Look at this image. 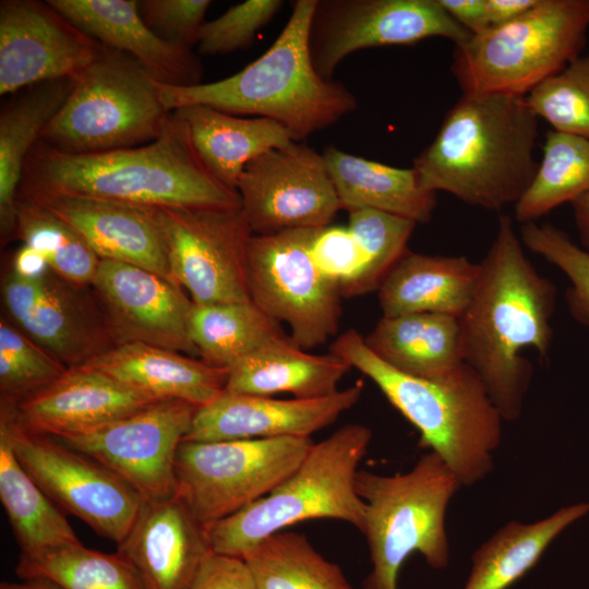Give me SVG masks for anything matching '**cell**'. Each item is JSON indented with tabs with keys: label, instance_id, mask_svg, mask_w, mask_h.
Returning <instances> with one entry per match:
<instances>
[{
	"label": "cell",
	"instance_id": "6da1fadb",
	"mask_svg": "<svg viewBox=\"0 0 589 589\" xmlns=\"http://www.w3.org/2000/svg\"><path fill=\"white\" fill-rule=\"evenodd\" d=\"M556 288L527 257L513 218L498 217L476 291L458 317L462 361L482 378L503 420L520 418L533 368L528 348L549 357Z\"/></svg>",
	"mask_w": 589,
	"mask_h": 589
},
{
	"label": "cell",
	"instance_id": "7a4b0ae2",
	"mask_svg": "<svg viewBox=\"0 0 589 589\" xmlns=\"http://www.w3.org/2000/svg\"><path fill=\"white\" fill-rule=\"evenodd\" d=\"M47 195L151 207H241L239 192L209 171L188 124L173 111L158 139L136 147L71 154L39 140L25 163L19 197Z\"/></svg>",
	"mask_w": 589,
	"mask_h": 589
},
{
	"label": "cell",
	"instance_id": "3957f363",
	"mask_svg": "<svg viewBox=\"0 0 589 589\" xmlns=\"http://www.w3.org/2000/svg\"><path fill=\"white\" fill-rule=\"evenodd\" d=\"M538 120L525 96L462 95L413 160L421 188L489 211L515 205L538 168Z\"/></svg>",
	"mask_w": 589,
	"mask_h": 589
},
{
	"label": "cell",
	"instance_id": "277c9868",
	"mask_svg": "<svg viewBox=\"0 0 589 589\" xmlns=\"http://www.w3.org/2000/svg\"><path fill=\"white\" fill-rule=\"evenodd\" d=\"M315 4L294 1L271 47L229 77L192 86L157 82L165 108L171 112L204 105L230 115H255L281 124L296 142L354 111V95L341 82L320 76L311 62L308 36Z\"/></svg>",
	"mask_w": 589,
	"mask_h": 589
},
{
	"label": "cell",
	"instance_id": "5b68a950",
	"mask_svg": "<svg viewBox=\"0 0 589 589\" xmlns=\"http://www.w3.org/2000/svg\"><path fill=\"white\" fill-rule=\"evenodd\" d=\"M328 351L376 384L419 431L420 446L441 456L462 486L476 484L492 471L503 418L471 366L464 362L435 380L411 376L382 361L354 328L336 337Z\"/></svg>",
	"mask_w": 589,
	"mask_h": 589
},
{
	"label": "cell",
	"instance_id": "8992f818",
	"mask_svg": "<svg viewBox=\"0 0 589 589\" xmlns=\"http://www.w3.org/2000/svg\"><path fill=\"white\" fill-rule=\"evenodd\" d=\"M372 431L342 425L313 443L299 467L264 497L205 529L212 552L242 557L264 538L310 519H337L362 532L365 507L354 486Z\"/></svg>",
	"mask_w": 589,
	"mask_h": 589
},
{
	"label": "cell",
	"instance_id": "52a82bcc",
	"mask_svg": "<svg viewBox=\"0 0 589 589\" xmlns=\"http://www.w3.org/2000/svg\"><path fill=\"white\" fill-rule=\"evenodd\" d=\"M354 486L365 507L361 533L371 562L362 589H398L399 572L414 552L433 569L448 566L446 510L462 485L441 456L430 450L393 476L358 470Z\"/></svg>",
	"mask_w": 589,
	"mask_h": 589
},
{
	"label": "cell",
	"instance_id": "ba28073f",
	"mask_svg": "<svg viewBox=\"0 0 589 589\" xmlns=\"http://www.w3.org/2000/svg\"><path fill=\"white\" fill-rule=\"evenodd\" d=\"M588 29L589 0H540L455 45L452 72L462 95L526 96L580 56Z\"/></svg>",
	"mask_w": 589,
	"mask_h": 589
},
{
	"label": "cell",
	"instance_id": "9c48e42d",
	"mask_svg": "<svg viewBox=\"0 0 589 589\" xmlns=\"http://www.w3.org/2000/svg\"><path fill=\"white\" fill-rule=\"evenodd\" d=\"M170 112L157 81L133 57L104 46L74 79L63 105L40 140L71 154H91L151 143Z\"/></svg>",
	"mask_w": 589,
	"mask_h": 589
},
{
	"label": "cell",
	"instance_id": "30bf717a",
	"mask_svg": "<svg viewBox=\"0 0 589 589\" xmlns=\"http://www.w3.org/2000/svg\"><path fill=\"white\" fill-rule=\"evenodd\" d=\"M310 437L183 441L176 495L204 528L264 497L302 462Z\"/></svg>",
	"mask_w": 589,
	"mask_h": 589
},
{
	"label": "cell",
	"instance_id": "8fae6325",
	"mask_svg": "<svg viewBox=\"0 0 589 589\" xmlns=\"http://www.w3.org/2000/svg\"><path fill=\"white\" fill-rule=\"evenodd\" d=\"M0 432L20 464L56 505L117 544L125 537L144 502L128 482L57 437L22 428L11 401L2 397Z\"/></svg>",
	"mask_w": 589,
	"mask_h": 589
},
{
	"label": "cell",
	"instance_id": "7c38bea8",
	"mask_svg": "<svg viewBox=\"0 0 589 589\" xmlns=\"http://www.w3.org/2000/svg\"><path fill=\"white\" fill-rule=\"evenodd\" d=\"M317 229L253 235L248 254L250 300L275 321L285 322L290 339L304 350L335 336L341 316L340 289L312 256Z\"/></svg>",
	"mask_w": 589,
	"mask_h": 589
},
{
	"label": "cell",
	"instance_id": "4fadbf2b",
	"mask_svg": "<svg viewBox=\"0 0 589 589\" xmlns=\"http://www.w3.org/2000/svg\"><path fill=\"white\" fill-rule=\"evenodd\" d=\"M173 280L196 304L251 301L248 254L253 231L241 207H155Z\"/></svg>",
	"mask_w": 589,
	"mask_h": 589
},
{
	"label": "cell",
	"instance_id": "5bb4252c",
	"mask_svg": "<svg viewBox=\"0 0 589 589\" xmlns=\"http://www.w3.org/2000/svg\"><path fill=\"white\" fill-rule=\"evenodd\" d=\"M470 35L438 0H316L308 46L315 71L332 81L338 64L358 50L430 37L458 45Z\"/></svg>",
	"mask_w": 589,
	"mask_h": 589
},
{
	"label": "cell",
	"instance_id": "9a60e30c",
	"mask_svg": "<svg viewBox=\"0 0 589 589\" xmlns=\"http://www.w3.org/2000/svg\"><path fill=\"white\" fill-rule=\"evenodd\" d=\"M199 407L156 400L95 429L57 437L109 468L144 501L176 496V459Z\"/></svg>",
	"mask_w": 589,
	"mask_h": 589
},
{
	"label": "cell",
	"instance_id": "2e32d148",
	"mask_svg": "<svg viewBox=\"0 0 589 589\" xmlns=\"http://www.w3.org/2000/svg\"><path fill=\"white\" fill-rule=\"evenodd\" d=\"M237 190L254 235L327 227L341 209L323 154L302 142L252 159Z\"/></svg>",
	"mask_w": 589,
	"mask_h": 589
},
{
	"label": "cell",
	"instance_id": "e0dca14e",
	"mask_svg": "<svg viewBox=\"0 0 589 589\" xmlns=\"http://www.w3.org/2000/svg\"><path fill=\"white\" fill-rule=\"evenodd\" d=\"M49 271L24 278L12 271L2 298L12 324L68 369L86 364L116 346L98 301Z\"/></svg>",
	"mask_w": 589,
	"mask_h": 589
},
{
	"label": "cell",
	"instance_id": "ac0fdd59",
	"mask_svg": "<svg viewBox=\"0 0 589 589\" xmlns=\"http://www.w3.org/2000/svg\"><path fill=\"white\" fill-rule=\"evenodd\" d=\"M104 45L48 1L0 2V95L38 83L75 79Z\"/></svg>",
	"mask_w": 589,
	"mask_h": 589
},
{
	"label": "cell",
	"instance_id": "d6986e66",
	"mask_svg": "<svg viewBox=\"0 0 589 589\" xmlns=\"http://www.w3.org/2000/svg\"><path fill=\"white\" fill-rule=\"evenodd\" d=\"M92 286L116 346L144 344L199 356L189 329L193 301L177 283L139 266L100 260Z\"/></svg>",
	"mask_w": 589,
	"mask_h": 589
},
{
	"label": "cell",
	"instance_id": "ffe728a7",
	"mask_svg": "<svg viewBox=\"0 0 589 589\" xmlns=\"http://www.w3.org/2000/svg\"><path fill=\"white\" fill-rule=\"evenodd\" d=\"M363 383L318 398L277 399L224 392L197 408L183 441L310 437L360 399Z\"/></svg>",
	"mask_w": 589,
	"mask_h": 589
},
{
	"label": "cell",
	"instance_id": "44dd1931",
	"mask_svg": "<svg viewBox=\"0 0 589 589\" xmlns=\"http://www.w3.org/2000/svg\"><path fill=\"white\" fill-rule=\"evenodd\" d=\"M211 552L205 529L177 495L144 501L116 551L145 589H190Z\"/></svg>",
	"mask_w": 589,
	"mask_h": 589
},
{
	"label": "cell",
	"instance_id": "7402d4cb",
	"mask_svg": "<svg viewBox=\"0 0 589 589\" xmlns=\"http://www.w3.org/2000/svg\"><path fill=\"white\" fill-rule=\"evenodd\" d=\"M9 400L22 428L60 437L112 422L157 399L81 365L68 369L56 382L22 400Z\"/></svg>",
	"mask_w": 589,
	"mask_h": 589
},
{
	"label": "cell",
	"instance_id": "603a6c76",
	"mask_svg": "<svg viewBox=\"0 0 589 589\" xmlns=\"http://www.w3.org/2000/svg\"><path fill=\"white\" fill-rule=\"evenodd\" d=\"M31 200L75 228L100 260L139 266L175 281L155 207L74 195Z\"/></svg>",
	"mask_w": 589,
	"mask_h": 589
},
{
	"label": "cell",
	"instance_id": "cb8c5ba5",
	"mask_svg": "<svg viewBox=\"0 0 589 589\" xmlns=\"http://www.w3.org/2000/svg\"><path fill=\"white\" fill-rule=\"evenodd\" d=\"M104 46L136 59L159 83L192 86L203 68L192 49L158 37L143 21L135 0H47Z\"/></svg>",
	"mask_w": 589,
	"mask_h": 589
},
{
	"label": "cell",
	"instance_id": "d4e9b609",
	"mask_svg": "<svg viewBox=\"0 0 589 589\" xmlns=\"http://www.w3.org/2000/svg\"><path fill=\"white\" fill-rule=\"evenodd\" d=\"M84 365L153 399H179L199 408L219 397L228 378L227 369L144 344L117 345Z\"/></svg>",
	"mask_w": 589,
	"mask_h": 589
},
{
	"label": "cell",
	"instance_id": "484cf974",
	"mask_svg": "<svg viewBox=\"0 0 589 589\" xmlns=\"http://www.w3.org/2000/svg\"><path fill=\"white\" fill-rule=\"evenodd\" d=\"M480 278V263L461 255H430L409 250L387 274L377 297L383 316L438 313L459 317Z\"/></svg>",
	"mask_w": 589,
	"mask_h": 589
},
{
	"label": "cell",
	"instance_id": "4316f807",
	"mask_svg": "<svg viewBox=\"0 0 589 589\" xmlns=\"http://www.w3.org/2000/svg\"><path fill=\"white\" fill-rule=\"evenodd\" d=\"M351 366L328 351L312 354L289 336L268 341L228 369L225 392L257 396L289 393L318 398L336 393Z\"/></svg>",
	"mask_w": 589,
	"mask_h": 589
},
{
	"label": "cell",
	"instance_id": "83f0119b",
	"mask_svg": "<svg viewBox=\"0 0 589 589\" xmlns=\"http://www.w3.org/2000/svg\"><path fill=\"white\" fill-rule=\"evenodd\" d=\"M73 84L74 79L38 83L13 94L1 108L0 228L3 242L15 236L16 203L27 157Z\"/></svg>",
	"mask_w": 589,
	"mask_h": 589
},
{
	"label": "cell",
	"instance_id": "f1b7e54d",
	"mask_svg": "<svg viewBox=\"0 0 589 589\" xmlns=\"http://www.w3.org/2000/svg\"><path fill=\"white\" fill-rule=\"evenodd\" d=\"M341 209L371 208L416 224L428 223L436 207V193L421 188L413 168L392 167L335 146L323 152Z\"/></svg>",
	"mask_w": 589,
	"mask_h": 589
},
{
	"label": "cell",
	"instance_id": "f546056e",
	"mask_svg": "<svg viewBox=\"0 0 589 589\" xmlns=\"http://www.w3.org/2000/svg\"><path fill=\"white\" fill-rule=\"evenodd\" d=\"M173 112L188 124L209 171L233 190L252 159L293 141L287 129L267 118H240L204 105L183 106Z\"/></svg>",
	"mask_w": 589,
	"mask_h": 589
},
{
	"label": "cell",
	"instance_id": "4dcf8cb0",
	"mask_svg": "<svg viewBox=\"0 0 589 589\" xmlns=\"http://www.w3.org/2000/svg\"><path fill=\"white\" fill-rule=\"evenodd\" d=\"M364 341L386 364L416 377L441 378L464 363L458 318L450 315L382 316Z\"/></svg>",
	"mask_w": 589,
	"mask_h": 589
},
{
	"label": "cell",
	"instance_id": "1f68e13d",
	"mask_svg": "<svg viewBox=\"0 0 589 589\" xmlns=\"http://www.w3.org/2000/svg\"><path fill=\"white\" fill-rule=\"evenodd\" d=\"M588 513L589 502H581L534 522H507L474 551L461 589H507L538 563L558 534Z\"/></svg>",
	"mask_w": 589,
	"mask_h": 589
},
{
	"label": "cell",
	"instance_id": "d6a6232c",
	"mask_svg": "<svg viewBox=\"0 0 589 589\" xmlns=\"http://www.w3.org/2000/svg\"><path fill=\"white\" fill-rule=\"evenodd\" d=\"M0 500L22 554L80 543L74 529L0 432Z\"/></svg>",
	"mask_w": 589,
	"mask_h": 589
},
{
	"label": "cell",
	"instance_id": "836d02e7",
	"mask_svg": "<svg viewBox=\"0 0 589 589\" xmlns=\"http://www.w3.org/2000/svg\"><path fill=\"white\" fill-rule=\"evenodd\" d=\"M189 329L201 360L227 370L268 341L287 336L280 323L252 301L193 302Z\"/></svg>",
	"mask_w": 589,
	"mask_h": 589
},
{
	"label": "cell",
	"instance_id": "e575fe53",
	"mask_svg": "<svg viewBox=\"0 0 589 589\" xmlns=\"http://www.w3.org/2000/svg\"><path fill=\"white\" fill-rule=\"evenodd\" d=\"M256 589H354L339 565L298 532L273 533L241 557Z\"/></svg>",
	"mask_w": 589,
	"mask_h": 589
},
{
	"label": "cell",
	"instance_id": "d590c367",
	"mask_svg": "<svg viewBox=\"0 0 589 589\" xmlns=\"http://www.w3.org/2000/svg\"><path fill=\"white\" fill-rule=\"evenodd\" d=\"M589 194V139L549 131L543 157L526 192L514 205L515 219L536 221L562 204Z\"/></svg>",
	"mask_w": 589,
	"mask_h": 589
},
{
	"label": "cell",
	"instance_id": "8d00e7d4",
	"mask_svg": "<svg viewBox=\"0 0 589 589\" xmlns=\"http://www.w3.org/2000/svg\"><path fill=\"white\" fill-rule=\"evenodd\" d=\"M20 579H46L62 589H145L130 564L115 553L86 548L82 542L20 554Z\"/></svg>",
	"mask_w": 589,
	"mask_h": 589
},
{
	"label": "cell",
	"instance_id": "74e56055",
	"mask_svg": "<svg viewBox=\"0 0 589 589\" xmlns=\"http://www.w3.org/2000/svg\"><path fill=\"white\" fill-rule=\"evenodd\" d=\"M15 237L40 252L50 271L65 281L77 287L93 285L99 256L75 228L40 203L17 199Z\"/></svg>",
	"mask_w": 589,
	"mask_h": 589
},
{
	"label": "cell",
	"instance_id": "f35d334b",
	"mask_svg": "<svg viewBox=\"0 0 589 589\" xmlns=\"http://www.w3.org/2000/svg\"><path fill=\"white\" fill-rule=\"evenodd\" d=\"M416 223L385 212L361 208L349 212L348 228L364 257L359 278L344 297H354L377 290L401 256Z\"/></svg>",
	"mask_w": 589,
	"mask_h": 589
},
{
	"label": "cell",
	"instance_id": "ab89813d",
	"mask_svg": "<svg viewBox=\"0 0 589 589\" xmlns=\"http://www.w3.org/2000/svg\"><path fill=\"white\" fill-rule=\"evenodd\" d=\"M525 97L538 119L554 131L589 139V53L573 60Z\"/></svg>",
	"mask_w": 589,
	"mask_h": 589
},
{
	"label": "cell",
	"instance_id": "60d3db41",
	"mask_svg": "<svg viewBox=\"0 0 589 589\" xmlns=\"http://www.w3.org/2000/svg\"><path fill=\"white\" fill-rule=\"evenodd\" d=\"M68 368L7 318L0 322L1 397L22 400L56 382Z\"/></svg>",
	"mask_w": 589,
	"mask_h": 589
},
{
	"label": "cell",
	"instance_id": "b9f144b4",
	"mask_svg": "<svg viewBox=\"0 0 589 589\" xmlns=\"http://www.w3.org/2000/svg\"><path fill=\"white\" fill-rule=\"evenodd\" d=\"M519 238L531 252L563 272L569 281L565 299L572 316L589 328V252L552 224H521Z\"/></svg>",
	"mask_w": 589,
	"mask_h": 589
},
{
	"label": "cell",
	"instance_id": "7bdbcfd3",
	"mask_svg": "<svg viewBox=\"0 0 589 589\" xmlns=\"http://www.w3.org/2000/svg\"><path fill=\"white\" fill-rule=\"evenodd\" d=\"M283 3L281 0H247L217 19L204 22L199 32V53L225 55L250 47L257 32L272 21Z\"/></svg>",
	"mask_w": 589,
	"mask_h": 589
},
{
	"label": "cell",
	"instance_id": "ee69618b",
	"mask_svg": "<svg viewBox=\"0 0 589 589\" xmlns=\"http://www.w3.org/2000/svg\"><path fill=\"white\" fill-rule=\"evenodd\" d=\"M209 0H139V12L145 24L161 39L192 49Z\"/></svg>",
	"mask_w": 589,
	"mask_h": 589
},
{
	"label": "cell",
	"instance_id": "f6af8a7d",
	"mask_svg": "<svg viewBox=\"0 0 589 589\" xmlns=\"http://www.w3.org/2000/svg\"><path fill=\"white\" fill-rule=\"evenodd\" d=\"M311 252L320 271L339 287L342 297L364 267L361 249L348 227L318 228Z\"/></svg>",
	"mask_w": 589,
	"mask_h": 589
},
{
	"label": "cell",
	"instance_id": "bcb514c9",
	"mask_svg": "<svg viewBox=\"0 0 589 589\" xmlns=\"http://www.w3.org/2000/svg\"><path fill=\"white\" fill-rule=\"evenodd\" d=\"M190 589H256V587L242 558L211 552Z\"/></svg>",
	"mask_w": 589,
	"mask_h": 589
},
{
	"label": "cell",
	"instance_id": "7dc6e473",
	"mask_svg": "<svg viewBox=\"0 0 589 589\" xmlns=\"http://www.w3.org/2000/svg\"><path fill=\"white\" fill-rule=\"evenodd\" d=\"M442 8L471 35L491 27L486 0H438Z\"/></svg>",
	"mask_w": 589,
	"mask_h": 589
},
{
	"label": "cell",
	"instance_id": "c3c4849f",
	"mask_svg": "<svg viewBox=\"0 0 589 589\" xmlns=\"http://www.w3.org/2000/svg\"><path fill=\"white\" fill-rule=\"evenodd\" d=\"M11 271L21 277L32 279L44 276L50 268L40 252L23 243L14 253Z\"/></svg>",
	"mask_w": 589,
	"mask_h": 589
},
{
	"label": "cell",
	"instance_id": "681fc988",
	"mask_svg": "<svg viewBox=\"0 0 589 589\" xmlns=\"http://www.w3.org/2000/svg\"><path fill=\"white\" fill-rule=\"evenodd\" d=\"M540 0H486L491 27L508 23L538 4Z\"/></svg>",
	"mask_w": 589,
	"mask_h": 589
},
{
	"label": "cell",
	"instance_id": "f907efd6",
	"mask_svg": "<svg viewBox=\"0 0 589 589\" xmlns=\"http://www.w3.org/2000/svg\"><path fill=\"white\" fill-rule=\"evenodd\" d=\"M572 207L581 248L589 252V194L574 201Z\"/></svg>",
	"mask_w": 589,
	"mask_h": 589
},
{
	"label": "cell",
	"instance_id": "816d5d0a",
	"mask_svg": "<svg viewBox=\"0 0 589 589\" xmlns=\"http://www.w3.org/2000/svg\"><path fill=\"white\" fill-rule=\"evenodd\" d=\"M0 589H62L46 579H21L20 581H2Z\"/></svg>",
	"mask_w": 589,
	"mask_h": 589
}]
</instances>
